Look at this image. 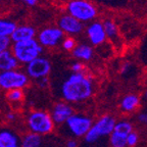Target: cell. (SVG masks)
I'll return each mask as SVG.
<instances>
[{"label":"cell","mask_w":147,"mask_h":147,"mask_svg":"<svg viewBox=\"0 0 147 147\" xmlns=\"http://www.w3.org/2000/svg\"><path fill=\"white\" fill-rule=\"evenodd\" d=\"M60 93L67 102H81L93 94V83L84 73H71L62 82Z\"/></svg>","instance_id":"cell-1"},{"label":"cell","mask_w":147,"mask_h":147,"mask_svg":"<svg viewBox=\"0 0 147 147\" xmlns=\"http://www.w3.org/2000/svg\"><path fill=\"white\" fill-rule=\"evenodd\" d=\"M11 51L20 63L27 64L43 53V46L36 38L25 41L13 42Z\"/></svg>","instance_id":"cell-2"},{"label":"cell","mask_w":147,"mask_h":147,"mask_svg":"<svg viewBox=\"0 0 147 147\" xmlns=\"http://www.w3.org/2000/svg\"><path fill=\"white\" fill-rule=\"evenodd\" d=\"M67 12L82 23H90L98 16V9L90 0H71L67 5Z\"/></svg>","instance_id":"cell-3"},{"label":"cell","mask_w":147,"mask_h":147,"mask_svg":"<svg viewBox=\"0 0 147 147\" xmlns=\"http://www.w3.org/2000/svg\"><path fill=\"white\" fill-rule=\"evenodd\" d=\"M54 125L50 113L44 110H34L27 117V126L30 132L38 135L45 136L52 133Z\"/></svg>","instance_id":"cell-4"},{"label":"cell","mask_w":147,"mask_h":147,"mask_svg":"<svg viewBox=\"0 0 147 147\" xmlns=\"http://www.w3.org/2000/svg\"><path fill=\"white\" fill-rule=\"evenodd\" d=\"M29 77L22 71L8 69L0 71V88L3 90L23 89L29 84Z\"/></svg>","instance_id":"cell-5"},{"label":"cell","mask_w":147,"mask_h":147,"mask_svg":"<svg viewBox=\"0 0 147 147\" xmlns=\"http://www.w3.org/2000/svg\"><path fill=\"white\" fill-rule=\"evenodd\" d=\"M115 121L110 115H103L102 117L97 121L96 123L92 124L91 128L87 132L84 137L88 143H94L98 140L99 138L104 136L110 135L115 128Z\"/></svg>","instance_id":"cell-6"},{"label":"cell","mask_w":147,"mask_h":147,"mask_svg":"<svg viewBox=\"0 0 147 147\" xmlns=\"http://www.w3.org/2000/svg\"><path fill=\"white\" fill-rule=\"evenodd\" d=\"M51 71V62L48 58L44 57L42 55L31 60L26 64V74L31 79H37L48 77Z\"/></svg>","instance_id":"cell-7"},{"label":"cell","mask_w":147,"mask_h":147,"mask_svg":"<svg viewBox=\"0 0 147 147\" xmlns=\"http://www.w3.org/2000/svg\"><path fill=\"white\" fill-rule=\"evenodd\" d=\"M69 131L76 137H84L92 126L91 119L81 115H71L64 123Z\"/></svg>","instance_id":"cell-8"},{"label":"cell","mask_w":147,"mask_h":147,"mask_svg":"<svg viewBox=\"0 0 147 147\" xmlns=\"http://www.w3.org/2000/svg\"><path fill=\"white\" fill-rule=\"evenodd\" d=\"M64 33L58 27H48L40 31L38 34V42L43 47L52 48L61 43Z\"/></svg>","instance_id":"cell-9"},{"label":"cell","mask_w":147,"mask_h":147,"mask_svg":"<svg viewBox=\"0 0 147 147\" xmlns=\"http://www.w3.org/2000/svg\"><path fill=\"white\" fill-rule=\"evenodd\" d=\"M57 27L67 35H79L84 30V23L71 16V14H62L57 21Z\"/></svg>","instance_id":"cell-10"},{"label":"cell","mask_w":147,"mask_h":147,"mask_svg":"<svg viewBox=\"0 0 147 147\" xmlns=\"http://www.w3.org/2000/svg\"><path fill=\"white\" fill-rule=\"evenodd\" d=\"M86 35L88 37V40L92 44V46H100L106 41V35L104 32L103 24L101 22H93L88 25L86 29Z\"/></svg>","instance_id":"cell-11"},{"label":"cell","mask_w":147,"mask_h":147,"mask_svg":"<svg viewBox=\"0 0 147 147\" xmlns=\"http://www.w3.org/2000/svg\"><path fill=\"white\" fill-rule=\"evenodd\" d=\"M74 113L73 107L69 104V102H58L52 108L50 115L52 117L54 124H63L67 119Z\"/></svg>","instance_id":"cell-12"},{"label":"cell","mask_w":147,"mask_h":147,"mask_svg":"<svg viewBox=\"0 0 147 147\" xmlns=\"http://www.w3.org/2000/svg\"><path fill=\"white\" fill-rule=\"evenodd\" d=\"M36 30L35 28L29 25H21L16 26V30L10 36L11 42H18V41H25V40L33 39L36 37Z\"/></svg>","instance_id":"cell-13"},{"label":"cell","mask_w":147,"mask_h":147,"mask_svg":"<svg viewBox=\"0 0 147 147\" xmlns=\"http://www.w3.org/2000/svg\"><path fill=\"white\" fill-rule=\"evenodd\" d=\"M21 137L10 129H0V147H21Z\"/></svg>","instance_id":"cell-14"},{"label":"cell","mask_w":147,"mask_h":147,"mask_svg":"<svg viewBox=\"0 0 147 147\" xmlns=\"http://www.w3.org/2000/svg\"><path fill=\"white\" fill-rule=\"evenodd\" d=\"M18 60L16 58L11 50L6 49L0 53V71L14 69L18 67Z\"/></svg>","instance_id":"cell-15"},{"label":"cell","mask_w":147,"mask_h":147,"mask_svg":"<svg viewBox=\"0 0 147 147\" xmlns=\"http://www.w3.org/2000/svg\"><path fill=\"white\" fill-rule=\"evenodd\" d=\"M71 54L76 59L83 60V61H89L93 58L94 50L92 48V46L83 43L75 46V48L71 50Z\"/></svg>","instance_id":"cell-16"},{"label":"cell","mask_w":147,"mask_h":147,"mask_svg":"<svg viewBox=\"0 0 147 147\" xmlns=\"http://www.w3.org/2000/svg\"><path fill=\"white\" fill-rule=\"evenodd\" d=\"M104 28V32H105L106 38L110 40L111 42H117L119 41V28L115 21L111 18H106L102 22Z\"/></svg>","instance_id":"cell-17"},{"label":"cell","mask_w":147,"mask_h":147,"mask_svg":"<svg viewBox=\"0 0 147 147\" xmlns=\"http://www.w3.org/2000/svg\"><path fill=\"white\" fill-rule=\"evenodd\" d=\"M42 145H43L42 136L32 132L25 135L21 140V147H42Z\"/></svg>","instance_id":"cell-18"},{"label":"cell","mask_w":147,"mask_h":147,"mask_svg":"<svg viewBox=\"0 0 147 147\" xmlns=\"http://www.w3.org/2000/svg\"><path fill=\"white\" fill-rule=\"evenodd\" d=\"M139 102H140V100H139V97L137 95L129 94L123 98L121 106H122V109L124 111H133L139 105Z\"/></svg>","instance_id":"cell-19"},{"label":"cell","mask_w":147,"mask_h":147,"mask_svg":"<svg viewBox=\"0 0 147 147\" xmlns=\"http://www.w3.org/2000/svg\"><path fill=\"white\" fill-rule=\"evenodd\" d=\"M16 26L18 25L11 20L0 18V37H10Z\"/></svg>","instance_id":"cell-20"},{"label":"cell","mask_w":147,"mask_h":147,"mask_svg":"<svg viewBox=\"0 0 147 147\" xmlns=\"http://www.w3.org/2000/svg\"><path fill=\"white\" fill-rule=\"evenodd\" d=\"M126 137L127 136L113 131L110 134V144L113 147H126Z\"/></svg>","instance_id":"cell-21"},{"label":"cell","mask_w":147,"mask_h":147,"mask_svg":"<svg viewBox=\"0 0 147 147\" xmlns=\"http://www.w3.org/2000/svg\"><path fill=\"white\" fill-rule=\"evenodd\" d=\"M24 97V91L23 89H11V90H8L7 91V94H6V98L9 102H21L23 101Z\"/></svg>","instance_id":"cell-22"},{"label":"cell","mask_w":147,"mask_h":147,"mask_svg":"<svg viewBox=\"0 0 147 147\" xmlns=\"http://www.w3.org/2000/svg\"><path fill=\"white\" fill-rule=\"evenodd\" d=\"M113 131L117 132V133L122 134V135L127 136L130 132L133 131V127H132V125L129 122L123 121V122L115 123V128H113Z\"/></svg>","instance_id":"cell-23"},{"label":"cell","mask_w":147,"mask_h":147,"mask_svg":"<svg viewBox=\"0 0 147 147\" xmlns=\"http://www.w3.org/2000/svg\"><path fill=\"white\" fill-rule=\"evenodd\" d=\"M61 45H62V48H63L65 51H71L74 48H75V46L77 45V42L73 37L69 36V37H65V38L62 39Z\"/></svg>","instance_id":"cell-24"},{"label":"cell","mask_w":147,"mask_h":147,"mask_svg":"<svg viewBox=\"0 0 147 147\" xmlns=\"http://www.w3.org/2000/svg\"><path fill=\"white\" fill-rule=\"evenodd\" d=\"M126 142H127V146H130V147L135 146L138 143V135L133 131L130 132L126 137Z\"/></svg>","instance_id":"cell-25"},{"label":"cell","mask_w":147,"mask_h":147,"mask_svg":"<svg viewBox=\"0 0 147 147\" xmlns=\"http://www.w3.org/2000/svg\"><path fill=\"white\" fill-rule=\"evenodd\" d=\"M10 42V37H0V53L9 48Z\"/></svg>","instance_id":"cell-26"},{"label":"cell","mask_w":147,"mask_h":147,"mask_svg":"<svg viewBox=\"0 0 147 147\" xmlns=\"http://www.w3.org/2000/svg\"><path fill=\"white\" fill-rule=\"evenodd\" d=\"M71 69L73 71V73H83L85 69V65L81 61H75L71 65Z\"/></svg>","instance_id":"cell-27"},{"label":"cell","mask_w":147,"mask_h":147,"mask_svg":"<svg viewBox=\"0 0 147 147\" xmlns=\"http://www.w3.org/2000/svg\"><path fill=\"white\" fill-rule=\"evenodd\" d=\"M36 82L38 83V85L40 86L41 88H44L46 86L48 85V77H44V78H40V79H37Z\"/></svg>","instance_id":"cell-28"},{"label":"cell","mask_w":147,"mask_h":147,"mask_svg":"<svg viewBox=\"0 0 147 147\" xmlns=\"http://www.w3.org/2000/svg\"><path fill=\"white\" fill-rule=\"evenodd\" d=\"M131 67H132L131 63H129V62H125L122 67V74L123 75H127L128 71L131 69Z\"/></svg>","instance_id":"cell-29"},{"label":"cell","mask_w":147,"mask_h":147,"mask_svg":"<svg viewBox=\"0 0 147 147\" xmlns=\"http://www.w3.org/2000/svg\"><path fill=\"white\" fill-rule=\"evenodd\" d=\"M95 1H97V2H101V3H105V4H110L111 5V3L115 2V5H117V2H124L125 0H95Z\"/></svg>","instance_id":"cell-30"},{"label":"cell","mask_w":147,"mask_h":147,"mask_svg":"<svg viewBox=\"0 0 147 147\" xmlns=\"http://www.w3.org/2000/svg\"><path fill=\"white\" fill-rule=\"evenodd\" d=\"M5 117H6V119H8V121H10V122H13V121H16V117H18L13 111H8V113H6V115H5Z\"/></svg>","instance_id":"cell-31"},{"label":"cell","mask_w":147,"mask_h":147,"mask_svg":"<svg viewBox=\"0 0 147 147\" xmlns=\"http://www.w3.org/2000/svg\"><path fill=\"white\" fill-rule=\"evenodd\" d=\"M20 1L24 2L25 4L29 5V6H34V5H36L37 2H38V0H20Z\"/></svg>","instance_id":"cell-32"},{"label":"cell","mask_w":147,"mask_h":147,"mask_svg":"<svg viewBox=\"0 0 147 147\" xmlns=\"http://www.w3.org/2000/svg\"><path fill=\"white\" fill-rule=\"evenodd\" d=\"M67 147H78V142L74 139H71L67 142Z\"/></svg>","instance_id":"cell-33"},{"label":"cell","mask_w":147,"mask_h":147,"mask_svg":"<svg viewBox=\"0 0 147 147\" xmlns=\"http://www.w3.org/2000/svg\"><path fill=\"white\" fill-rule=\"evenodd\" d=\"M139 121H140L141 123H144V124H147V113H141L140 115H139Z\"/></svg>","instance_id":"cell-34"},{"label":"cell","mask_w":147,"mask_h":147,"mask_svg":"<svg viewBox=\"0 0 147 147\" xmlns=\"http://www.w3.org/2000/svg\"><path fill=\"white\" fill-rule=\"evenodd\" d=\"M145 96H146V97H147V91H146V93H145Z\"/></svg>","instance_id":"cell-35"}]
</instances>
